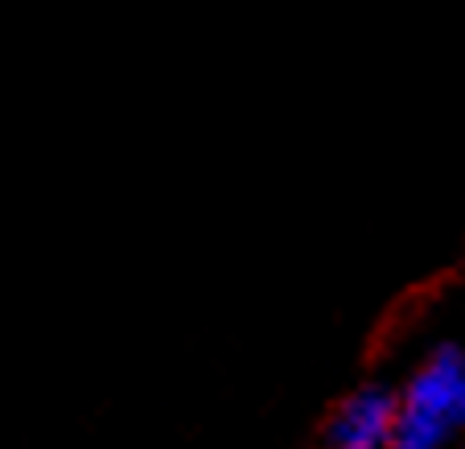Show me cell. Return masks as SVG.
Here are the masks:
<instances>
[{
	"instance_id": "cell-1",
	"label": "cell",
	"mask_w": 465,
	"mask_h": 449,
	"mask_svg": "<svg viewBox=\"0 0 465 449\" xmlns=\"http://www.w3.org/2000/svg\"><path fill=\"white\" fill-rule=\"evenodd\" d=\"M465 416V351L437 346L400 396L391 449H440Z\"/></svg>"
},
{
	"instance_id": "cell-2",
	"label": "cell",
	"mask_w": 465,
	"mask_h": 449,
	"mask_svg": "<svg viewBox=\"0 0 465 449\" xmlns=\"http://www.w3.org/2000/svg\"><path fill=\"white\" fill-rule=\"evenodd\" d=\"M400 400L387 388H359L330 413L322 429V449H383L391 445Z\"/></svg>"
},
{
	"instance_id": "cell-3",
	"label": "cell",
	"mask_w": 465,
	"mask_h": 449,
	"mask_svg": "<svg viewBox=\"0 0 465 449\" xmlns=\"http://www.w3.org/2000/svg\"><path fill=\"white\" fill-rule=\"evenodd\" d=\"M461 424H465V416H461Z\"/></svg>"
}]
</instances>
